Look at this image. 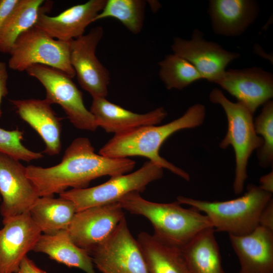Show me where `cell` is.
I'll use <instances>...</instances> for the list:
<instances>
[{"label":"cell","mask_w":273,"mask_h":273,"mask_svg":"<svg viewBox=\"0 0 273 273\" xmlns=\"http://www.w3.org/2000/svg\"><path fill=\"white\" fill-rule=\"evenodd\" d=\"M135 164L128 158H112L97 154L88 138L78 137L65 150L59 164L47 168L30 165L26 167V171L39 197L54 196L69 187L86 188L91 181L103 176L125 174Z\"/></svg>","instance_id":"1"},{"label":"cell","mask_w":273,"mask_h":273,"mask_svg":"<svg viewBox=\"0 0 273 273\" xmlns=\"http://www.w3.org/2000/svg\"><path fill=\"white\" fill-rule=\"evenodd\" d=\"M205 114V106L196 104L189 107L181 116L167 124L141 126L114 134L101 148L99 154L112 158L146 157L163 169L189 181V174L162 157L159 153V149L166 139L176 131L201 125Z\"/></svg>","instance_id":"2"},{"label":"cell","mask_w":273,"mask_h":273,"mask_svg":"<svg viewBox=\"0 0 273 273\" xmlns=\"http://www.w3.org/2000/svg\"><path fill=\"white\" fill-rule=\"evenodd\" d=\"M118 202L123 210L147 218L157 238L180 248L201 232L213 228L206 215L193 207L184 208L177 201L166 203L151 202L134 192Z\"/></svg>","instance_id":"3"},{"label":"cell","mask_w":273,"mask_h":273,"mask_svg":"<svg viewBox=\"0 0 273 273\" xmlns=\"http://www.w3.org/2000/svg\"><path fill=\"white\" fill-rule=\"evenodd\" d=\"M272 198V194L249 184L243 196L230 200L208 201L180 196L176 201L206 215L215 231L240 236L259 225L260 214Z\"/></svg>","instance_id":"4"},{"label":"cell","mask_w":273,"mask_h":273,"mask_svg":"<svg viewBox=\"0 0 273 273\" xmlns=\"http://www.w3.org/2000/svg\"><path fill=\"white\" fill-rule=\"evenodd\" d=\"M209 99L222 107L227 118V132L219 147L224 149L232 146L234 149L236 166L233 190L236 194H240L243 191L248 177L249 159L255 150L261 148L263 141L255 132L253 114L244 105L230 101L217 88L211 90Z\"/></svg>","instance_id":"5"},{"label":"cell","mask_w":273,"mask_h":273,"mask_svg":"<svg viewBox=\"0 0 273 273\" xmlns=\"http://www.w3.org/2000/svg\"><path fill=\"white\" fill-rule=\"evenodd\" d=\"M8 66L24 71L34 64L59 70L71 78L75 72L70 61L69 41L56 39L33 26L17 38L9 53Z\"/></svg>","instance_id":"6"},{"label":"cell","mask_w":273,"mask_h":273,"mask_svg":"<svg viewBox=\"0 0 273 273\" xmlns=\"http://www.w3.org/2000/svg\"><path fill=\"white\" fill-rule=\"evenodd\" d=\"M163 175V168L149 160L132 173L111 177L106 182L93 187L66 190L59 196L72 201L78 212L118 202L131 192L142 193L150 183L160 179Z\"/></svg>","instance_id":"7"},{"label":"cell","mask_w":273,"mask_h":273,"mask_svg":"<svg viewBox=\"0 0 273 273\" xmlns=\"http://www.w3.org/2000/svg\"><path fill=\"white\" fill-rule=\"evenodd\" d=\"M25 71L37 79L45 88L46 99L59 105L73 125L81 130L95 131L98 127L95 118L84 105L82 94L72 78L55 68L34 64Z\"/></svg>","instance_id":"8"},{"label":"cell","mask_w":273,"mask_h":273,"mask_svg":"<svg viewBox=\"0 0 273 273\" xmlns=\"http://www.w3.org/2000/svg\"><path fill=\"white\" fill-rule=\"evenodd\" d=\"M89 254L101 273H148L139 245L131 235L125 217Z\"/></svg>","instance_id":"9"},{"label":"cell","mask_w":273,"mask_h":273,"mask_svg":"<svg viewBox=\"0 0 273 273\" xmlns=\"http://www.w3.org/2000/svg\"><path fill=\"white\" fill-rule=\"evenodd\" d=\"M103 35L102 27L97 26L87 34L69 41L70 64L80 85L93 98H106L108 94L110 74L96 55Z\"/></svg>","instance_id":"10"},{"label":"cell","mask_w":273,"mask_h":273,"mask_svg":"<svg viewBox=\"0 0 273 273\" xmlns=\"http://www.w3.org/2000/svg\"><path fill=\"white\" fill-rule=\"evenodd\" d=\"M125 217L118 202L76 212L67 230L74 243L89 253L104 242Z\"/></svg>","instance_id":"11"},{"label":"cell","mask_w":273,"mask_h":273,"mask_svg":"<svg viewBox=\"0 0 273 273\" xmlns=\"http://www.w3.org/2000/svg\"><path fill=\"white\" fill-rule=\"evenodd\" d=\"M0 213L3 221L29 212L40 197L20 160L0 152Z\"/></svg>","instance_id":"12"},{"label":"cell","mask_w":273,"mask_h":273,"mask_svg":"<svg viewBox=\"0 0 273 273\" xmlns=\"http://www.w3.org/2000/svg\"><path fill=\"white\" fill-rule=\"evenodd\" d=\"M171 48L173 53L193 64L203 79L214 83L222 76L228 64L240 57L237 53L205 40L198 29L193 31L190 40L175 37Z\"/></svg>","instance_id":"13"},{"label":"cell","mask_w":273,"mask_h":273,"mask_svg":"<svg viewBox=\"0 0 273 273\" xmlns=\"http://www.w3.org/2000/svg\"><path fill=\"white\" fill-rule=\"evenodd\" d=\"M0 230V273H17L42 233L29 212L3 221Z\"/></svg>","instance_id":"14"},{"label":"cell","mask_w":273,"mask_h":273,"mask_svg":"<svg viewBox=\"0 0 273 273\" xmlns=\"http://www.w3.org/2000/svg\"><path fill=\"white\" fill-rule=\"evenodd\" d=\"M253 114L273 97L272 74L260 67L225 70L215 82Z\"/></svg>","instance_id":"15"},{"label":"cell","mask_w":273,"mask_h":273,"mask_svg":"<svg viewBox=\"0 0 273 273\" xmlns=\"http://www.w3.org/2000/svg\"><path fill=\"white\" fill-rule=\"evenodd\" d=\"M106 0H89L73 6L59 15L50 16L52 2L46 3L34 26L58 40L69 41L83 35L86 27L102 11Z\"/></svg>","instance_id":"16"},{"label":"cell","mask_w":273,"mask_h":273,"mask_svg":"<svg viewBox=\"0 0 273 273\" xmlns=\"http://www.w3.org/2000/svg\"><path fill=\"white\" fill-rule=\"evenodd\" d=\"M229 235L238 257L239 273H273V231L258 225L249 234Z\"/></svg>","instance_id":"17"},{"label":"cell","mask_w":273,"mask_h":273,"mask_svg":"<svg viewBox=\"0 0 273 273\" xmlns=\"http://www.w3.org/2000/svg\"><path fill=\"white\" fill-rule=\"evenodd\" d=\"M89 111L98 127L114 134L141 126L158 124L167 116L163 107L145 114H138L111 103L106 98H93Z\"/></svg>","instance_id":"18"},{"label":"cell","mask_w":273,"mask_h":273,"mask_svg":"<svg viewBox=\"0 0 273 273\" xmlns=\"http://www.w3.org/2000/svg\"><path fill=\"white\" fill-rule=\"evenodd\" d=\"M20 117L34 129L44 142L43 153L50 156L61 150L60 119L46 99L10 100Z\"/></svg>","instance_id":"19"},{"label":"cell","mask_w":273,"mask_h":273,"mask_svg":"<svg viewBox=\"0 0 273 273\" xmlns=\"http://www.w3.org/2000/svg\"><path fill=\"white\" fill-rule=\"evenodd\" d=\"M259 12L257 4L252 0H211L208 13L214 32L219 35L236 36L253 23Z\"/></svg>","instance_id":"20"},{"label":"cell","mask_w":273,"mask_h":273,"mask_svg":"<svg viewBox=\"0 0 273 273\" xmlns=\"http://www.w3.org/2000/svg\"><path fill=\"white\" fill-rule=\"evenodd\" d=\"M32 251L46 254L68 267L79 268L85 273H97L89 253L74 243L67 230L41 234Z\"/></svg>","instance_id":"21"},{"label":"cell","mask_w":273,"mask_h":273,"mask_svg":"<svg viewBox=\"0 0 273 273\" xmlns=\"http://www.w3.org/2000/svg\"><path fill=\"white\" fill-rule=\"evenodd\" d=\"M148 273H188L180 248L174 246L143 232L136 239Z\"/></svg>","instance_id":"22"},{"label":"cell","mask_w":273,"mask_h":273,"mask_svg":"<svg viewBox=\"0 0 273 273\" xmlns=\"http://www.w3.org/2000/svg\"><path fill=\"white\" fill-rule=\"evenodd\" d=\"M214 233L207 229L181 248L188 273H225Z\"/></svg>","instance_id":"23"},{"label":"cell","mask_w":273,"mask_h":273,"mask_svg":"<svg viewBox=\"0 0 273 273\" xmlns=\"http://www.w3.org/2000/svg\"><path fill=\"white\" fill-rule=\"evenodd\" d=\"M76 212L73 203L60 196L40 197L29 211L34 223L44 234L67 230Z\"/></svg>","instance_id":"24"},{"label":"cell","mask_w":273,"mask_h":273,"mask_svg":"<svg viewBox=\"0 0 273 273\" xmlns=\"http://www.w3.org/2000/svg\"><path fill=\"white\" fill-rule=\"evenodd\" d=\"M43 0H18L0 29V52L10 53L17 38L33 27L46 3Z\"/></svg>","instance_id":"25"},{"label":"cell","mask_w":273,"mask_h":273,"mask_svg":"<svg viewBox=\"0 0 273 273\" xmlns=\"http://www.w3.org/2000/svg\"><path fill=\"white\" fill-rule=\"evenodd\" d=\"M145 7L146 2L142 0H107L94 22L113 18L119 20L131 32L137 34L143 27Z\"/></svg>","instance_id":"26"},{"label":"cell","mask_w":273,"mask_h":273,"mask_svg":"<svg viewBox=\"0 0 273 273\" xmlns=\"http://www.w3.org/2000/svg\"><path fill=\"white\" fill-rule=\"evenodd\" d=\"M158 64L159 76L168 89H182L203 79L193 64L174 53L166 56Z\"/></svg>","instance_id":"27"},{"label":"cell","mask_w":273,"mask_h":273,"mask_svg":"<svg viewBox=\"0 0 273 273\" xmlns=\"http://www.w3.org/2000/svg\"><path fill=\"white\" fill-rule=\"evenodd\" d=\"M255 132L263 141L261 148L257 150L259 164L268 167L273 161V102L268 101L263 105L259 115L254 121Z\"/></svg>","instance_id":"28"},{"label":"cell","mask_w":273,"mask_h":273,"mask_svg":"<svg viewBox=\"0 0 273 273\" xmlns=\"http://www.w3.org/2000/svg\"><path fill=\"white\" fill-rule=\"evenodd\" d=\"M23 132L17 129L7 130L0 127V152L19 160L29 162L43 157L40 152H33L22 143Z\"/></svg>","instance_id":"29"},{"label":"cell","mask_w":273,"mask_h":273,"mask_svg":"<svg viewBox=\"0 0 273 273\" xmlns=\"http://www.w3.org/2000/svg\"><path fill=\"white\" fill-rule=\"evenodd\" d=\"M259 225L273 231V199L269 201L262 210L259 220Z\"/></svg>","instance_id":"30"},{"label":"cell","mask_w":273,"mask_h":273,"mask_svg":"<svg viewBox=\"0 0 273 273\" xmlns=\"http://www.w3.org/2000/svg\"><path fill=\"white\" fill-rule=\"evenodd\" d=\"M8 79V73L7 64L4 62L0 61V117L2 114L1 108L2 99L8 94L7 87Z\"/></svg>","instance_id":"31"},{"label":"cell","mask_w":273,"mask_h":273,"mask_svg":"<svg viewBox=\"0 0 273 273\" xmlns=\"http://www.w3.org/2000/svg\"><path fill=\"white\" fill-rule=\"evenodd\" d=\"M17 273H47L39 268L34 262L26 256L22 260Z\"/></svg>","instance_id":"32"},{"label":"cell","mask_w":273,"mask_h":273,"mask_svg":"<svg viewBox=\"0 0 273 273\" xmlns=\"http://www.w3.org/2000/svg\"><path fill=\"white\" fill-rule=\"evenodd\" d=\"M18 0H0V29L2 24Z\"/></svg>","instance_id":"33"},{"label":"cell","mask_w":273,"mask_h":273,"mask_svg":"<svg viewBox=\"0 0 273 273\" xmlns=\"http://www.w3.org/2000/svg\"><path fill=\"white\" fill-rule=\"evenodd\" d=\"M259 187L263 191L272 194L273 193V172L272 171L260 178Z\"/></svg>","instance_id":"34"},{"label":"cell","mask_w":273,"mask_h":273,"mask_svg":"<svg viewBox=\"0 0 273 273\" xmlns=\"http://www.w3.org/2000/svg\"><path fill=\"white\" fill-rule=\"evenodd\" d=\"M1 200V195H0V200Z\"/></svg>","instance_id":"35"}]
</instances>
